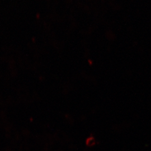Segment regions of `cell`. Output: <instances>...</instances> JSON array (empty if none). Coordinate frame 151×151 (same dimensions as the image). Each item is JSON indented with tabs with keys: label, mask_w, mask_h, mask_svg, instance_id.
I'll use <instances>...</instances> for the list:
<instances>
[{
	"label": "cell",
	"mask_w": 151,
	"mask_h": 151,
	"mask_svg": "<svg viewBox=\"0 0 151 151\" xmlns=\"http://www.w3.org/2000/svg\"><path fill=\"white\" fill-rule=\"evenodd\" d=\"M96 143V141L94 138L89 137L86 140L87 145L89 147H92L94 146Z\"/></svg>",
	"instance_id": "1"
}]
</instances>
